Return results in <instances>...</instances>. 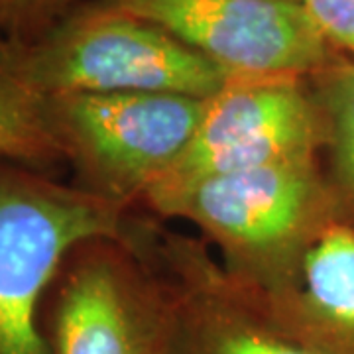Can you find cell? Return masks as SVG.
<instances>
[{"label":"cell","mask_w":354,"mask_h":354,"mask_svg":"<svg viewBox=\"0 0 354 354\" xmlns=\"http://www.w3.org/2000/svg\"><path fill=\"white\" fill-rule=\"evenodd\" d=\"M142 205L191 223L228 278L260 293L293 288L313 244L341 221L321 158L207 177Z\"/></svg>","instance_id":"1"},{"label":"cell","mask_w":354,"mask_h":354,"mask_svg":"<svg viewBox=\"0 0 354 354\" xmlns=\"http://www.w3.org/2000/svg\"><path fill=\"white\" fill-rule=\"evenodd\" d=\"M16 71L44 97L171 93L209 99L228 71L150 20L85 0L28 44H8Z\"/></svg>","instance_id":"2"},{"label":"cell","mask_w":354,"mask_h":354,"mask_svg":"<svg viewBox=\"0 0 354 354\" xmlns=\"http://www.w3.org/2000/svg\"><path fill=\"white\" fill-rule=\"evenodd\" d=\"M38 323L46 354H171L174 299L124 232L91 236L57 264Z\"/></svg>","instance_id":"3"},{"label":"cell","mask_w":354,"mask_h":354,"mask_svg":"<svg viewBox=\"0 0 354 354\" xmlns=\"http://www.w3.org/2000/svg\"><path fill=\"white\" fill-rule=\"evenodd\" d=\"M205 99L171 93L46 97L53 138L73 185L132 211L185 152Z\"/></svg>","instance_id":"4"},{"label":"cell","mask_w":354,"mask_h":354,"mask_svg":"<svg viewBox=\"0 0 354 354\" xmlns=\"http://www.w3.org/2000/svg\"><path fill=\"white\" fill-rule=\"evenodd\" d=\"M53 174L0 162V354H46L39 301L67 250L122 236L128 215Z\"/></svg>","instance_id":"5"},{"label":"cell","mask_w":354,"mask_h":354,"mask_svg":"<svg viewBox=\"0 0 354 354\" xmlns=\"http://www.w3.org/2000/svg\"><path fill=\"white\" fill-rule=\"evenodd\" d=\"M323 136V118L307 77L230 73L205 99L185 152L146 197L207 177L321 158Z\"/></svg>","instance_id":"6"},{"label":"cell","mask_w":354,"mask_h":354,"mask_svg":"<svg viewBox=\"0 0 354 354\" xmlns=\"http://www.w3.org/2000/svg\"><path fill=\"white\" fill-rule=\"evenodd\" d=\"M124 234L169 286L171 354H317L268 321L203 239L134 213Z\"/></svg>","instance_id":"7"},{"label":"cell","mask_w":354,"mask_h":354,"mask_svg":"<svg viewBox=\"0 0 354 354\" xmlns=\"http://www.w3.org/2000/svg\"><path fill=\"white\" fill-rule=\"evenodd\" d=\"M150 20L228 73L307 77L342 53L299 2L106 0Z\"/></svg>","instance_id":"8"},{"label":"cell","mask_w":354,"mask_h":354,"mask_svg":"<svg viewBox=\"0 0 354 354\" xmlns=\"http://www.w3.org/2000/svg\"><path fill=\"white\" fill-rule=\"evenodd\" d=\"M241 290L276 329L309 351L354 354V228L351 225L335 221L321 234L305 258L299 281L290 290L260 293L244 286Z\"/></svg>","instance_id":"9"},{"label":"cell","mask_w":354,"mask_h":354,"mask_svg":"<svg viewBox=\"0 0 354 354\" xmlns=\"http://www.w3.org/2000/svg\"><path fill=\"white\" fill-rule=\"evenodd\" d=\"M307 83L323 118V174L341 221L354 228V59L341 55Z\"/></svg>","instance_id":"10"},{"label":"cell","mask_w":354,"mask_h":354,"mask_svg":"<svg viewBox=\"0 0 354 354\" xmlns=\"http://www.w3.org/2000/svg\"><path fill=\"white\" fill-rule=\"evenodd\" d=\"M0 162L48 174L65 165L48 122L46 97L16 71L6 41L0 46Z\"/></svg>","instance_id":"11"},{"label":"cell","mask_w":354,"mask_h":354,"mask_svg":"<svg viewBox=\"0 0 354 354\" xmlns=\"http://www.w3.org/2000/svg\"><path fill=\"white\" fill-rule=\"evenodd\" d=\"M85 0H0V28L8 44L39 38Z\"/></svg>","instance_id":"12"},{"label":"cell","mask_w":354,"mask_h":354,"mask_svg":"<svg viewBox=\"0 0 354 354\" xmlns=\"http://www.w3.org/2000/svg\"><path fill=\"white\" fill-rule=\"evenodd\" d=\"M321 32L354 59V0H299Z\"/></svg>","instance_id":"13"},{"label":"cell","mask_w":354,"mask_h":354,"mask_svg":"<svg viewBox=\"0 0 354 354\" xmlns=\"http://www.w3.org/2000/svg\"><path fill=\"white\" fill-rule=\"evenodd\" d=\"M4 41H6V39H4V34H2V28H0V46H2Z\"/></svg>","instance_id":"14"},{"label":"cell","mask_w":354,"mask_h":354,"mask_svg":"<svg viewBox=\"0 0 354 354\" xmlns=\"http://www.w3.org/2000/svg\"><path fill=\"white\" fill-rule=\"evenodd\" d=\"M288 2H299V0H288ZM301 4V2H299Z\"/></svg>","instance_id":"15"}]
</instances>
